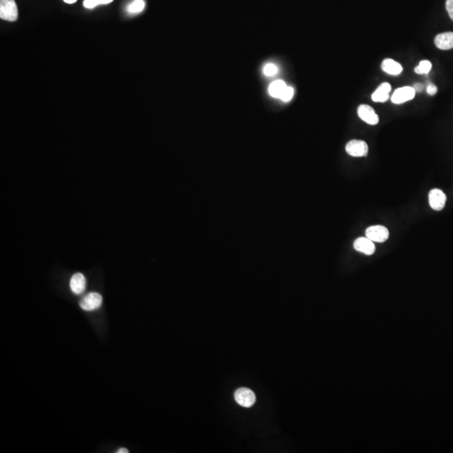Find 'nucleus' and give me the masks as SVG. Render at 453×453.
<instances>
[{
  "label": "nucleus",
  "mask_w": 453,
  "mask_h": 453,
  "mask_svg": "<svg viewBox=\"0 0 453 453\" xmlns=\"http://www.w3.org/2000/svg\"><path fill=\"white\" fill-rule=\"evenodd\" d=\"M435 44L440 50L446 51L453 49V32H445L435 36Z\"/></svg>",
  "instance_id": "obj_10"
},
{
  "label": "nucleus",
  "mask_w": 453,
  "mask_h": 453,
  "mask_svg": "<svg viewBox=\"0 0 453 453\" xmlns=\"http://www.w3.org/2000/svg\"><path fill=\"white\" fill-rule=\"evenodd\" d=\"M234 398L238 405L246 408L253 406L256 401L255 394L248 388H240L237 389L234 394Z\"/></svg>",
  "instance_id": "obj_2"
},
{
  "label": "nucleus",
  "mask_w": 453,
  "mask_h": 453,
  "mask_svg": "<svg viewBox=\"0 0 453 453\" xmlns=\"http://www.w3.org/2000/svg\"><path fill=\"white\" fill-rule=\"evenodd\" d=\"M415 91L414 87H404L395 90L391 97L392 103L395 104L405 103L407 101L413 99L415 97Z\"/></svg>",
  "instance_id": "obj_6"
},
{
  "label": "nucleus",
  "mask_w": 453,
  "mask_h": 453,
  "mask_svg": "<svg viewBox=\"0 0 453 453\" xmlns=\"http://www.w3.org/2000/svg\"><path fill=\"white\" fill-rule=\"evenodd\" d=\"M277 72H278V67H277L275 65L269 63V64L266 65V66L264 67V73L266 75V76H268V77L274 76V75L276 74Z\"/></svg>",
  "instance_id": "obj_18"
},
{
  "label": "nucleus",
  "mask_w": 453,
  "mask_h": 453,
  "mask_svg": "<svg viewBox=\"0 0 453 453\" xmlns=\"http://www.w3.org/2000/svg\"><path fill=\"white\" fill-rule=\"evenodd\" d=\"M118 453H128V450L126 448H120L119 450H117Z\"/></svg>",
  "instance_id": "obj_24"
},
{
  "label": "nucleus",
  "mask_w": 453,
  "mask_h": 453,
  "mask_svg": "<svg viewBox=\"0 0 453 453\" xmlns=\"http://www.w3.org/2000/svg\"><path fill=\"white\" fill-rule=\"evenodd\" d=\"M113 0H97V5L99 6V5H108V4L111 3Z\"/></svg>",
  "instance_id": "obj_23"
},
{
  "label": "nucleus",
  "mask_w": 453,
  "mask_h": 453,
  "mask_svg": "<svg viewBox=\"0 0 453 453\" xmlns=\"http://www.w3.org/2000/svg\"><path fill=\"white\" fill-rule=\"evenodd\" d=\"M426 92L430 96H434L437 92V87H435V85L429 84L426 87Z\"/></svg>",
  "instance_id": "obj_21"
},
{
  "label": "nucleus",
  "mask_w": 453,
  "mask_h": 453,
  "mask_svg": "<svg viewBox=\"0 0 453 453\" xmlns=\"http://www.w3.org/2000/svg\"><path fill=\"white\" fill-rule=\"evenodd\" d=\"M286 87V84L284 83V82L280 81V80L272 82L269 87V94L271 95L272 97L280 98L282 93Z\"/></svg>",
  "instance_id": "obj_14"
},
{
  "label": "nucleus",
  "mask_w": 453,
  "mask_h": 453,
  "mask_svg": "<svg viewBox=\"0 0 453 453\" xmlns=\"http://www.w3.org/2000/svg\"><path fill=\"white\" fill-rule=\"evenodd\" d=\"M85 7L87 9H92L96 7V6H98L97 5V0H85L84 3Z\"/></svg>",
  "instance_id": "obj_20"
},
{
  "label": "nucleus",
  "mask_w": 453,
  "mask_h": 453,
  "mask_svg": "<svg viewBox=\"0 0 453 453\" xmlns=\"http://www.w3.org/2000/svg\"><path fill=\"white\" fill-rule=\"evenodd\" d=\"M390 91H391L390 84L388 82H384L372 94V100L377 103H384L389 99Z\"/></svg>",
  "instance_id": "obj_11"
},
{
  "label": "nucleus",
  "mask_w": 453,
  "mask_h": 453,
  "mask_svg": "<svg viewBox=\"0 0 453 453\" xmlns=\"http://www.w3.org/2000/svg\"><path fill=\"white\" fill-rule=\"evenodd\" d=\"M70 287L74 294H82L86 288V278L84 275L81 273L73 274L70 280Z\"/></svg>",
  "instance_id": "obj_12"
},
{
  "label": "nucleus",
  "mask_w": 453,
  "mask_h": 453,
  "mask_svg": "<svg viewBox=\"0 0 453 453\" xmlns=\"http://www.w3.org/2000/svg\"><path fill=\"white\" fill-rule=\"evenodd\" d=\"M358 115L362 120L370 125H376L379 123V116L377 115L374 108L366 104H362L358 108Z\"/></svg>",
  "instance_id": "obj_8"
},
{
  "label": "nucleus",
  "mask_w": 453,
  "mask_h": 453,
  "mask_svg": "<svg viewBox=\"0 0 453 453\" xmlns=\"http://www.w3.org/2000/svg\"><path fill=\"white\" fill-rule=\"evenodd\" d=\"M144 6H145V4L143 0H135L133 4L128 6V11L129 13L132 14L139 13L143 11Z\"/></svg>",
  "instance_id": "obj_16"
},
{
  "label": "nucleus",
  "mask_w": 453,
  "mask_h": 453,
  "mask_svg": "<svg viewBox=\"0 0 453 453\" xmlns=\"http://www.w3.org/2000/svg\"><path fill=\"white\" fill-rule=\"evenodd\" d=\"M431 67H432V65L430 62L425 60V61L420 62L417 67H415V72L417 74H428L431 69Z\"/></svg>",
  "instance_id": "obj_15"
},
{
  "label": "nucleus",
  "mask_w": 453,
  "mask_h": 453,
  "mask_svg": "<svg viewBox=\"0 0 453 453\" xmlns=\"http://www.w3.org/2000/svg\"><path fill=\"white\" fill-rule=\"evenodd\" d=\"M446 196L440 189H432L429 193V204L433 210L441 211L445 207Z\"/></svg>",
  "instance_id": "obj_7"
},
{
  "label": "nucleus",
  "mask_w": 453,
  "mask_h": 453,
  "mask_svg": "<svg viewBox=\"0 0 453 453\" xmlns=\"http://www.w3.org/2000/svg\"><path fill=\"white\" fill-rule=\"evenodd\" d=\"M293 95H294V89L291 87H286L282 93L280 99L284 102H289L293 97Z\"/></svg>",
  "instance_id": "obj_17"
},
{
  "label": "nucleus",
  "mask_w": 453,
  "mask_h": 453,
  "mask_svg": "<svg viewBox=\"0 0 453 453\" xmlns=\"http://www.w3.org/2000/svg\"><path fill=\"white\" fill-rule=\"evenodd\" d=\"M445 9H446V11H447L450 18L453 21V0H446Z\"/></svg>",
  "instance_id": "obj_19"
},
{
  "label": "nucleus",
  "mask_w": 453,
  "mask_h": 453,
  "mask_svg": "<svg viewBox=\"0 0 453 453\" xmlns=\"http://www.w3.org/2000/svg\"><path fill=\"white\" fill-rule=\"evenodd\" d=\"M367 238L375 243H384L389 238V232L384 226H371L365 232Z\"/></svg>",
  "instance_id": "obj_5"
},
{
  "label": "nucleus",
  "mask_w": 453,
  "mask_h": 453,
  "mask_svg": "<svg viewBox=\"0 0 453 453\" xmlns=\"http://www.w3.org/2000/svg\"><path fill=\"white\" fill-rule=\"evenodd\" d=\"M0 18L5 21H17L18 8L15 0H0Z\"/></svg>",
  "instance_id": "obj_1"
},
{
  "label": "nucleus",
  "mask_w": 453,
  "mask_h": 453,
  "mask_svg": "<svg viewBox=\"0 0 453 453\" xmlns=\"http://www.w3.org/2000/svg\"><path fill=\"white\" fill-rule=\"evenodd\" d=\"M381 67L384 72L392 76H398L403 71V67L399 62L389 58L384 60V62H382Z\"/></svg>",
  "instance_id": "obj_13"
},
{
  "label": "nucleus",
  "mask_w": 453,
  "mask_h": 453,
  "mask_svg": "<svg viewBox=\"0 0 453 453\" xmlns=\"http://www.w3.org/2000/svg\"><path fill=\"white\" fill-rule=\"evenodd\" d=\"M354 247L355 250L359 251L366 255H372L376 250L374 242L367 237L357 238L356 240L354 241Z\"/></svg>",
  "instance_id": "obj_9"
},
{
  "label": "nucleus",
  "mask_w": 453,
  "mask_h": 453,
  "mask_svg": "<svg viewBox=\"0 0 453 453\" xmlns=\"http://www.w3.org/2000/svg\"><path fill=\"white\" fill-rule=\"evenodd\" d=\"M67 4H74L77 2V0H64Z\"/></svg>",
  "instance_id": "obj_25"
},
{
  "label": "nucleus",
  "mask_w": 453,
  "mask_h": 453,
  "mask_svg": "<svg viewBox=\"0 0 453 453\" xmlns=\"http://www.w3.org/2000/svg\"><path fill=\"white\" fill-rule=\"evenodd\" d=\"M102 303H103L102 295L96 292H92L82 298V300L80 301V307L83 311L91 312L98 309L102 305Z\"/></svg>",
  "instance_id": "obj_4"
},
{
  "label": "nucleus",
  "mask_w": 453,
  "mask_h": 453,
  "mask_svg": "<svg viewBox=\"0 0 453 453\" xmlns=\"http://www.w3.org/2000/svg\"><path fill=\"white\" fill-rule=\"evenodd\" d=\"M413 87H414L415 92H420L422 91L423 85L420 84V83H416V84L414 85Z\"/></svg>",
  "instance_id": "obj_22"
},
{
  "label": "nucleus",
  "mask_w": 453,
  "mask_h": 453,
  "mask_svg": "<svg viewBox=\"0 0 453 453\" xmlns=\"http://www.w3.org/2000/svg\"><path fill=\"white\" fill-rule=\"evenodd\" d=\"M346 151L353 157H365L369 153V146L365 141L353 139L346 145Z\"/></svg>",
  "instance_id": "obj_3"
}]
</instances>
